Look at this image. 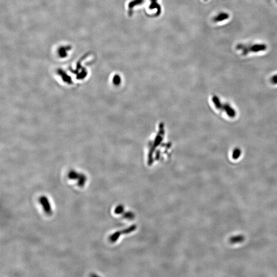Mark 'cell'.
<instances>
[{"label":"cell","mask_w":277,"mask_h":277,"mask_svg":"<svg viewBox=\"0 0 277 277\" xmlns=\"http://www.w3.org/2000/svg\"><path fill=\"white\" fill-rule=\"evenodd\" d=\"M205 1H206V0H205Z\"/></svg>","instance_id":"9c48e42d"},{"label":"cell","mask_w":277,"mask_h":277,"mask_svg":"<svg viewBox=\"0 0 277 277\" xmlns=\"http://www.w3.org/2000/svg\"><path fill=\"white\" fill-rule=\"evenodd\" d=\"M68 177L70 180H77L78 185L80 187H82L84 186L87 180V178L84 175L78 173L75 171L69 172L68 173Z\"/></svg>","instance_id":"7a4b0ae2"},{"label":"cell","mask_w":277,"mask_h":277,"mask_svg":"<svg viewBox=\"0 0 277 277\" xmlns=\"http://www.w3.org/2000/svg\"><path fill=\"white\" fill-rule=\"evenodd\" d=\"M276 1H277V0H276Z\"/></svg>","instance_id":"ba28073f"},{"label":"cell","mask_w":277,"mask_h":277,"mask_svg":"<svg viewBox=\"0 0 277 277\" xmlns=\"http://www.w3.org/2000/svg\"><path fill=\"white\" fill-rule=\"evenodd\" d=\"M144 2V0H133V1H131V2H130V3L128 4V9H129L128 13L130 15H132L133 9L135 6L142 4Z\"/></svg>","instance_id":"277c9868"},{"label":"cell","mask_w":277,"mask_h":277,"mask_svg":"<svg viewBox=\"0 0 277 277\" xmlns=\"http://www.w3.org/2000/svg\"><path fill=\"white\" fill-rule=\"evenodd\" d=\"M237 49L241 50L243 55H247L250 52H258L264 51L267 48L265 44H255L253 45H245L242 44H239L237 46Z\"/></svg>","instance_id":"6da1fadb"},{"label":"cell","mask_w":277,"mask_h":277,"mask_svg":"<svg viewBox=\"0 0 277 277\" xmlns=\"http://www.w3.org/2000/svg\"><path fill=\"white\" fill-rule=\"evenodd\" d=\"M151 3L152 2H157V0H151Z\"/></svg>","instance_id":"52a82bcc"},{"label":"cell","mask_w":277,"mask_h":277,"mask_svg":"<svg viewBox=\"0 0 277 277\" xmlns=\"http://www.w3.org/2000/svg\"><path fill=\"white\" fill-rule=\"evenodd\" d=\"M244 240V237L243 236L239 235L235 237H233L229 239V241L231 243H240L241 242L243 241Z\"/></svg>","instance_id":"8992f818"},{"label":"cell","mask_w":277,"mask_h":277,"mask_svg":"<svg viewBox=\"0 0 277 277\" xmlns=\"http://www.w3.org/2000/svg\"><path fill=\"white\" fill-rule=\"evenodd\" d=\"M229 17V14L226 12H221L214 18V22H219L223 21L225 20H227Z\"/></svg>","instance_id":"5b68a950"},{"label":"cell","mask_w":277,"mask_h":277,"mask_svg":"<svg viewBox=\"0 0 277 277\" xmlns=\"http://www.w3.org/2000/svg\"><path fill=\"white\" fill-rule=\"evenodd\" d=\"M39 202L42 205L44 212L48 215L52 214V209L48 198L45 196L41 197L39 199Z\"/></svg>","instance_id":"3957f363"}]
</instances>
